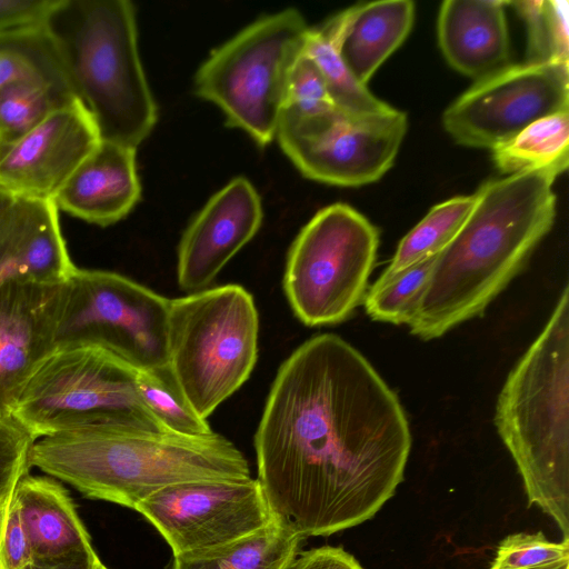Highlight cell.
<instances>
[{"label": "cell", "instance_id": "6da1fadb", "mask_svg": "<svg viewBox=\"0 0 569 569\" xmlns=\"http://www.w3.org/2000/svg\"><path fill=\"white\" fill-rule=\"evenodd\" d=\"M411 442L397 395L355 347L323 333L276 375L254 435L257 480L280 526L331 536L395 496Z\"/></svg>", "mask_w": 569, "mask_h": 569}, {"label": "cell", "instance_id": "7a4b0ae2", "mask_svg": "<svg viewBox=\"0 0 569 569\" xmlns=\"http://www.w3.org/2000/svg\"><path fill=\"white\" fill-rule=\"evenodd\" d=\"M557 177L549 170L522 171L477 190L465 223L435 259L409 323L412 335L439 338L483 313L552 228Z\"/></svg>", "mask_w": 569, "mask_h": 569}, {"label": "cell", "instance_id": "3957f363", "mask_svg": "<svg viewBox=\"0 0 569 569\" xmlns=\"http://www.w3.org/2000/svg\"><path fill=\"white\" fill-rule=\"evenodd\" d=\"M30 465L88 498L131 509L174 483L250 478L242 452L219 433L187 437L111 423L37 439Z\"/></svg>", "mask_w": 569, "mask_h": 569}, {"label": "cell", "instance_id": "277c9868", "mask_svg": "<svg viewBox=\"0 0 569 569\" xmlns=\"http://www.w3.org/2000/svg\"><path fill=\"white\" fill-rule=\"evenodd\" d=\"M498 433L537 506L569 539V291L510 371L496 406Z\"/></svg>", "mask_w": 569, "mask_h": 569}, {"label": "cell", "instance_id": "5b68a950", "mask_svg": "<svg viewBox=\"0 0 569 569\" xmlns=\"http://www.w3.org/2000/svg\"><path fill=\"white\" fill-rule=\"evenodd\" d=\"M43 27L101 140L137 149L158 112L139 58L133 4L56 0Z\"/></svg>", "mask_w": 569, "mask_h": 569}, {"label": "cell", "instance_id": "8992f818", "mask_svg": "<svg viewBox=\"0 0 569 569\" xmlns=\"http://www.w3.org/2000/svg\"><path fill=\"white\" fill-rule=\"evenodd\" d=\"M258 333L253 298L239 284L170 299L168 366L201 418L248 380L257 362Z\"/></svg>", "mask_w": 569, "mask_h": 569}, {"label": "cell", "instance_id": "52a82bcc", "mask_svg": "<svg viewBox=\"0 0 569 569\" xmlns=\"http://www.w3.org/2000/svg\"><path fill=\"white\" fill-rule=\"evenodd\" d=\"M137 370L98 345L54 348L26 385L12 419L36 440L90 425L164 430L139 396Z\"/></svg>", "mask_w": 569, "mask_h": 569}, {"label": "cell", "instance_id": "ba28073f", "mask_svg": "<svg viewBox=\"0 0 569 569\" xmlns=\"http://www.w3.org/2000/svg\"><path fill=\"white\" fill-rule=\"evenodd\" d=\"M309 29L291 8L256 20L200 66L196 93L218 106L229 126L268 144L276 138L289 74Z\"/></svg>", "mask_w": 569, "mask_h": 569}, {"label": "cell", "instance_id": "9c48e42d", "mask_svg": "<svg viewBox=\"0 0 569 569\" xmlns=\"http://www.w3.org/2000/svg\"><path fill=\"white\" fill-rule=\"evenodd\" d=\"M379 246L377 228L346 203L319 210L295 239L283 288L308 327L345 321L363 301Z\"/></svg>", "mask_w": 569, "mask_h": 569}, {"label": "cell", "instance_id": "30bf717a", "mask_svg": "<svg viewBox=\"0 0 569 569\" xmlns=\"http://www.w3.org/2000/svg\"><path fill=\"white\" fill-rule=\"evenodd\" d=\"M169 303L122 274L76 268L61 284L53 349L91 343L138 369L166 366Z\"/></svg>", "mask_w": 569, "mask_h": 569}, {"label": "cell", "instance_id": "8fae6325", "mask_svg": "<svg viewBox=\"0 0 569 569\" xmlns=\"http://www.w3.org/2000/svg\"><path fill=\"white\" fill-rule=\"evenodd\" d=\"M407 128L406 113L395 108L361 117L338 110L312 119L282 113L276 138L305 177L359 187L391 168Z\"/></svg>", "mask_w": 569, "mask_h": 569}, {"label": "cell", "instance_id": "7c38bea8", "mask_svg": "<svg viewBox=\"0 0 569 569\" xmlns=\"http://www.w3.org/2000/svg\"><path fill=\"white\" fill-rule=\"evenodd\" d=\"M559 112H569L568 63H511L457 98L442 124L457 143L492 151L533 121Z\"/></svg>", "mask_w": 569, "mask_h": 569}, {"label": "cell", "instance_id": "4fadbf2b", "mask_svg": "<svg viewBox=\"0 0 569 569\" xmlns=\"http://www.w3.org/2000/svg\"><path fill=\"white\" fill-rule=\"evenodd\" d=\"M160 532L172 555L221 547L273 519L257 479H201L164 487L136 509Z\"/></svg>", "mask_w": 569, "mask_h": 569}, {"label": "cell", "instance_id": "5bb4252c", "mask_svg": "<svg viewBox=\"0 0 569 569\" xmlns=\"http://www.w3.org/2000/svg\"><path fill=\"white\" fill-rule=\"evenodd\" d=\"M100 140L91 114L76 99L0 147V189L13 197L53 200Z\"/></svg>", "mask_w": 569, "mask_h": 569}, {"label": "cell", "instance_id": "9a60e30c", "mask_svg": "<svg viewBox=\"0 0 569 569\" xmlns=\"http://www.w3.org/2000/svg\"><path fill=\"white\" fill-rule=\"evenodd\" d=\"M262 206L246 178L214 193L184 230L178 247L177 277L184 291H201L260 228Z\"/></svg>", "mask_w": 569, "mask_h": 569}, {"label": "cell", "instance_id": "2e32d148", "mask_svg": "<svg viewBox=\"0 0 569 569\" xmlns=\"http://www.w3.org/2000/svg\"><path fill=\"white\" fill-rule=\"evenodd\" d=\"M61 283L0 287V419L12 418L31 376L53 350Z\"/></svg>", "mask_w": 569, "mask_h": 569}, {"label": "cell", "instance_id": "e0dca14e", "mask_svg": "<svg viewBox=\"0 0 569 569\" xmlns=\"http://www.w3.org/2000/svg\"><path fill=\"white\" fill-rule=\"evenodd\" d=\"M76 268L54 201L13 197L0 214V287L61 283Z\"/></svg>", "mask_w": 569, "mask_h": 569}, {"label": "cell", "instance_id": "ac0fdd59", "mask_svg": "<svg viewBox=\"0 0 569 569\" xmlns=\"http://www.w3.org/2000/svg\"><path fill=\"white\" fill-rule=\"evenodd\" d=\"M32 561L51 569H94L100 561L68 491L51 477L26 475L13 492Z\"/></svg>", "mask_w": 569, "mask_h": 569}, {"label": "cell", "instance_id": "d6986e66", "mask_svg": "<svg viewBox=\"0 0 569 569\" xmlns=\"http://www.w3.org/2000/svg\"><path fill=\"white\" fill-rule=\"evenodd\" d=\"M136 150L100 140L56 194L57 208L101 227L123 219L141 194Z\"/></svg>", "mask_w": 569, "mask_h": 569}, {"label": "cell", "instance_id": "ffe728a7", "mask_svg": "<svg viewBox=\"0 0 569 569\" xmlns=\"http://www.w3.org/2000/svg\"><path fill=\"white\" fill-rule=\"evenodd\" d=\"M493 0H446L438 14V41L448 63L476 81L511 64L505 7Z\"/></svg>", "mask_w": 569, "mask_h": 569}, {"label": "cell", "instance_id": "44dd1931", "mask_svg": "<svg viewBox=\"0 0 569 569\" xmlns=\"http://www.w3.org/2000/svg\"><path fill=\"white\" fill-rule=\"evenodd\" d=\"M413 21L412 1L383 0L350 7L321 28L352 74L367 86L377 69L405 41Z\"/></svg>", "mask_w": 569, "mask_h": 569}, {"label": "cell", "instance_id": "7402d4cb", "mask_svg": "<svg viewBox=\"0 0 569 569\" xmlns=\"http://www.w3.org/2000/svg\"><path fill=\"white\" fill-rule=\"evenodd\" d=\"M303 538L272 520L231 543L172 555L166 569H284Z\"/></svg>", "mask_w": 569, "mask_h": 569}, {"label": "cell", "instance_id": "603a6c76", "mask_svg": "<svg viewBox=\"0 0 569 569\" xmlns=\"http://www.w3.org/2000/svg\"><path fill=\"white\" fill-rule=\"evenodd\" d=\"M500 172L549 170L561 174L569 163V112L538 119L492 150Z\"/></svg>", "mask_w": 569, "mask_h": 569}, {"label": "cell", "instance_id": "cb8c5ba5", "mask_svg": "<svg viewBox=\"0 0 569 569\" xmlns=\"http://www.w3.org/2000/svg\"><path fill=\"white\" fill-rule=\"evenodd\" d=\"M475 204V193L458 196L433 206L400 240L385 271V281L408 267L440 253L457 236Z\"/></svg>", "mask_w": 569, "mask_h": 569}, {"label": "cell", "instance_id": "d4e9b609", "mask_svg": "<svg viewBox=\"0 0 569 569\" xmlns=\"http://www.w3.org/2000/svg\"><path fill=\"white\" fill-rule=\"evenodd\" d=\"M76 99L64 82L23 81L3 87L0 89V147L19 139Z\"/></svg>", "mask_w": 569, "mask_h": 569}, {"label": "cell", "instance_id": "484cf974", "mask_svg": "<svg viewBox=\"0 0 569 569\" xmlns=\"http://www.w3.org/2000/svg\"><path fill=\"white\" fill-rule=\"evenodd\" d=\"M23 81L69 84L61 59L43 24L0 37V89Z\"/></svg>", "mask_w": 569, "mask_h": 569}, {"label": "cell", "instance_id": "4316f807", "mask_svg": "<svg viewBox=\"0 0 569 569\" xmlns=\"http://www.w3.org/2000/svg\"><path fill=\"white\" fill-rule=\"evenodd\" d=\"M305 53L318 67L336 109L350 117L388 111L392 107L357 80L322 28L309 29Z\"/></svg>", "mask_w": 569, "mask_h": 569}, {"label": "cell", "instance_id": "83f0119b", "mask_svg": "<svg viewBox=\"0 0 569 569\" xmlns=\"http://www.w3.org/2000/svg\"><path fill=\"white\" fill-rule=\"evenodd\" d=\"M139 396L158 423L167 431L203 437L213 431L189 403L168 365L137 370Z\"/></svg>", "mask_w": 569, "mask_h": 569}, {"label": "cell", "instance_id": "f1b7e54d", "mask_svg": "<svg viewBox=\"0 0 569 569\" xmlns=\"http://www.w3.org/2000/svg\"><path fill=\"white\" fill-rule=\"evenodd\" d=\"M527 28L528 63L569 62L568 2L525 0L509 2Z\"/></svg>", "mask_w": 569, "mask_h": 569}, {"label": "cell", "instance_id": "f546056e", "mask_svg": "<svg viewBox=\"0 0 569 569\" xmlns=\"http://www.w3.org/2000/svg\"><path fill=\"white\" fill-rule=\"evenodd\" d=\"M437 256L417 262L391 278L375 282L363 299L376 321L408 325L416 316Z\"/></svg>", "mask_w": 569, "mask_h": 569}, {"label": "cell", "instance_id": "4dcf8cb0", "mask_svg": "<svg viewBox=\"0 0 569 569\" xmlns=\"http://www.w3.org/2000/svg\"><path fill=\"white\" fill-rule=\"evenodd\" d=\"M490 569H569V539L550 541L541 531L511 533L500 541Z\"/></svg>", "mask_w": 569, "mask_h": 569}, {"label": "cell", "instance_id": "1f68e13d", "mask_svg": "<svg viewBox=\"0 0 569 569\" xmlns=\"http://www.w3.org/2000/svg\"><path fill=\"white\" fill-rule=\"evenodd\" d=\"M336 110L318 67L303 50L290 71L282 113L312 119Z\"/></svg>", "mask_w": 569, "mask_h": 569}, {"label": "cell", "instance_id": "d6a6232c", "mask_svg": "<svg viewBox=\"0 0 569 569\" xmlns=\"http://www.w3.org/2000/svg\"><path fill=\"white\" fill-rule=\"evenodd\" d=\"M34 441L12 418L0 419V517L6 511L18 482L29 473Z\"/></svg>", "mask_w": 569, "mask_h": 569}, {"label": "cell", "instance_id": "836d02e7", "mask_svg": "<svg viewBox=\"0 0 569 569\" xmlns=\"http://www.w3.org/2000/svg\"><path fill=\"white\" fill-rule=\"evenodd\" d=\"M31 561L29 536L12 495L0 518V569H22Z\"/></svg>", "mask_w": 569, "mask_h": 569}, {"label": "cell", "instance_id": "e575fe53", "mask_svg": "<svg viewBox=\"0 0 569 569\" xmlns=\"http://www.w3.org/2000/svg\"><path fill=\"white\" fill-rule=\"evenodd\" d=\"M56 0H0V37L43 24Z\"/></svg>", "mask_w": 569, "mask_h": 569}, {"label": "cell", "instance_id": "d590c367", "mask_svg": "<svg viewBox=\"0 0 569 569\" xmlns=\"http://www.w3.org/2000/svg\"><path fill=\"white\" fill-rule=\"evenodd\" d=\"M284 569H365L342 547L322 546L298 552Z\"/></svg>", "mask_w": 569, "mask_h": 569}, {"label": "cell", "instance_id": "8d00e7d4", "mask_svg": "<svg viewBox=\"0 0 569 569\" xmlns=\"http://www.w3.org/2000/svg\"><path fill=\"white\" fill-rule=\"evenodd\" d=\"M13 196L9 194L4 190L0 189V214L6 209V207L10 203Z\"/></svg>", "mask_w": 569, "mask_h": 569}, {"label": "cell", "instance_id": "74e56055", "mask_svg": "<svg viewBox=\"0 0 569 569\" xmlns=\"http://www.w3.org/2000/svg\"><path fill=\"white\" fill-rule=\"evenodd\" d=\"M22 569H51L44 565H41V563H38V562H34V561H31L30 563H28L26 567H23Z\"/></svg>", "mask_w": 569, "mask_h": 569}, {"label": "cell", "instance_id": "f35d334b", "mask_svg": "<svg viewBox=\"0 0 569 569\" xmlns=\"http://www.w3.org/2000/svg\"><path fill=\"white\" fill-rule=\"evenodd\" d=\"M94 569H108V568L99 561Z\"/></svg>", "mask_w": 569, "mask_h": 569}, {"label": "cell", "instance_id": "ab89813d", "mask_svg": "<svg viewBox=\"0 0 569 569\" xmlns=\"http://www.w3.org/2000/svg\"><path fill=\"white\" fill-rule=\"evenodd\" d=\"M1 518V517H0Z\"/></svg>", "mask_w": 569, "mask_h": 569}]
</instances>
